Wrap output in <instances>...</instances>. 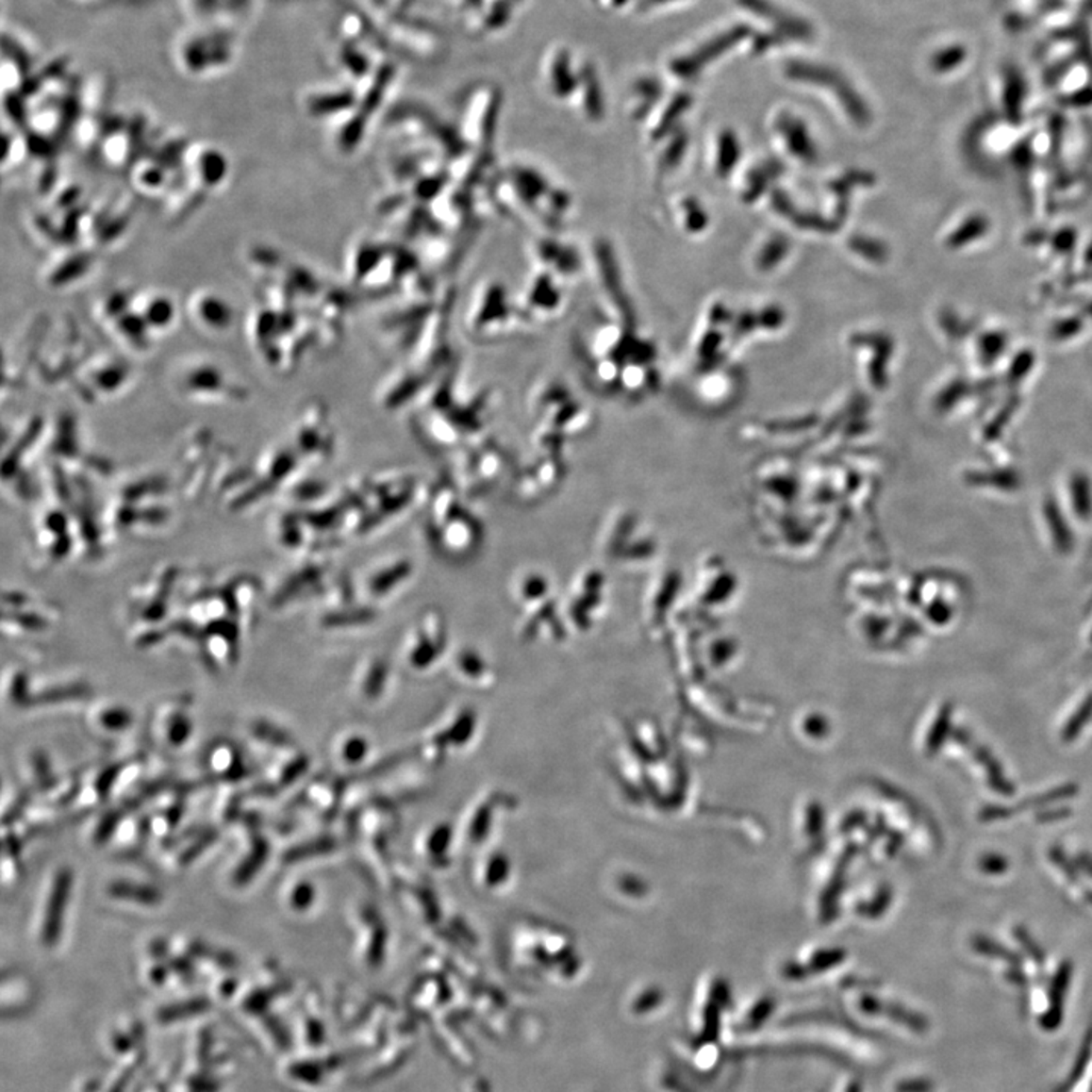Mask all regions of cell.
Returning a JSON list of instances; mask_svg holds the SVG:
<instances>
[{
    "label": "cell",
    "mask_w": 1092,
    "mask_h": 1092,
    "mask_svg": "<svg viewBox=\"0 0 1092 1092\" xmlns=\"http://www.w3.org/2000/svg\"><path fill=\"white\" fill-rule=\"evenodd\" d=\"M785 74L794 81L809 82L829 90L830 93L836 96L847 116L852 117V121L860 128L871 124L869 107L841 72L817 62L792 61L787 64Z\"/></svg>",
    "instance_id": "cell-1"
},
{
    "label": "cell",
    "mask_w": 1092,
    "mask_h": 1092,
    "mask_svg": "<svg viewBox=\"0 0 1092 1092\" xmlns=\"http://www.w3.org/2000/svg\"><path fill=\"white\" fill-rule=\"evenodd\" d=\"M750 34H752V29L744 25L732 27L718 37H713L709 41H705L703 46L698 47L697 51L675 59L670 64V69L678 78H695L705 66H709L713 59L720 58V55H724L733 46L744 41L747 37H750Z\"/></svg>",
    "instance_id": "cell-2"
},
{
    "label": "cell",
    "mask_w": 1092,
    "mask_h": 1092,
    "mask_svg": "<svg viewBox=\"0 0 1092 1092\" xmlns=\"http://www.w3.org/2000/svg\"><path fill=\"white\" fill-rule=\"evenodd\" d=\"M72 885H74V872L70 871L69 868H61L55 876L51 894L47 900L46 910H44L41 941L47 947L57 944L61 936Z\"/></svg>",
    "instance_id": "cell-3"
},
{
    "label": "cell",
    "mask_w": 1092,
    "mask_h": 1092,
    "mask_svg": "<svg viewBox=\"0 0 1092 1092\" xmlns=\"http://www.w3.org/2000/svg\"><path fill=\"white\" fill-rule=\"evenodd\" d=\"M775 128L785 140L787 151L792 156L797 157L802 163H817V144H815L809 129H807L806 124H802V121L792 114L783 113L775 121Z\"/></svg>",
    "instance_id": "cell-4"
},
{
    "label": "cell",
    "mask_w": 1092,
    "mask_h": 1092,
    "mask_svg": "<svg viewBox=\"0 0 1092 1092\" xmlns=\"http://www.w3.org/2000/svg\"><path fill=\"white\" fill-rule=\"evenodd\" d=\"M191 310L193 319H196L199 325L204 326V330L221 333L229 330V326L233 323V308L221 296L213 293L196 296L191 303Z\"/></svg>",
    "instance_id": "cell-5"
},
{
    "label": "cell",
    "mask_w": 1092,
    "mask_h": 1092,
    "mask_svg": "<svg viewBox=\"0 0 1092 1092\" xmlns=\"http://www.w3.org/2000/svg\"><path fill=\"white\" fill-rule=\"evenodd\" d=\"M739 4L744 8L754 12L755 16L772 22L775 26L779 27L782 34L790 35L794 39H807L812 35V27L809 26V24H806L802 19L790 16L769 0H739Z\"/></svg>",
    "instance_id": "cell-6"
},
{
    "label": "cell",
    "mask_w": 1092,
    "mask_h": 1092,
    "mask_svg": "<svg viewBox=\"0 0 1092 1092\" xmlns=\"http://www.w3.org/2000/svg\"><path fill=\"white\" fill-rule=\"evenodd\" d=\"M852 343L854 346H868V348L874 349L876 356H874L871 368H869L871 380L872 383L877 384V386H884L885 381H886L885 369H886L887 360H889L892 353L891 339L884 336V334L859 333L852 336Z\"/></svg>",
    "instance_id": "cell-7"
},
{
    "label": "cell",
    "mask_w": 1092,
    "mask_h": 1092,
    "mask_svg": "<svg viewBox=\"0 0 1092 1092\" xmlns=\"http://www.w3.org/2000/svg\"><path fill=\"white\" fill-rule=\"evenodd\" d=\"M137 313L149 330H167L174 321V301L161 293L146 295L141 298Z\"/></svg>",
    "instance_id": "cell-8"
},
{
    "label": "cell",
    "mask_w": 1092,
    "mask_h": 1092,
    "mask_svg": "<svg viewBox=\"0 0 1092 1092\" xmlns=\"http://www.w3.org/2000/svg\"><path fill=\"white\" fill-rule=\"evenodd\" d=\"M271 854V844L256 833L252 837V849L248 856L241 860L233 874V884L236 886H246L254 877L260 872L261 868L268 862Z\"/></svg>",
    "instance_id": "cell-9"
},
{
    "label": "cell",
    "mask_w": 1092,
    "mask_h": 1092,
    "mask_svg": "<svg viewBox=\"0 0 1092 1092\" xmlns=\"http://www.w3.org/2000/svg\"><path fill=\"white\" fill-rule=\"evenodd\" d=\"M108 894L124 902H137L141 906H157L163 902V892L152 885L137 884L128 880H117L108 886Z\"/></svg>",
    "instance_id": "cell-10"
},
{
    "label": "cell",
    "mask_w": 1092,
    "mask_h": 1092,
    "mask_svg": "<svg viewBox=\"0 0 1092 1092\" xmlns=\"http://www.w3.org/2000/svg\"><path fill=\"white\" fill-rule=\"evenodd\" d=\"M783 172H785V167L777 159H768L760 166L754 167L748 174L744 201L747 204L757 201L768 190V187L771 186V182L779 178Z\"/></svg>",
    "instance_id": "cell-11"
},
{
    "label": "cell",
    "mask_w": 1092,
    "mask_h": 1092,
    "mask_svg": "<svg viewBox=\"0 0 1092 1092\" xmlns=\"http://www.w3.org/2000/svg\"><path fill=\"white\" fill-rule=\"evenodd\" d=\"M874 181H876V176L872 174L864 171H850L830 184V190L836 194L837 199H839L837 221H844V217L849 213V194L852 193V189L854 187L872 186Z\"/></svg>",
    "instance_id": "cell-12"
},
{
    "label": "cell",
    "mask_w": 1092,
    "mask_h": 1092,
    "mask_svg": "<svg viewBox=\"0 0 1092 1092\" xmlns=\"http://www.w3.org/2000/svg\"><path fill=\"white\" fill-rule=\"evenodd\" d=\"M740 154L742 149L736 134L733 131L720 132L717 158V172L720 178H727L728 174H732L733 169L739 163Z\"/></svg>",
    "instance_id": "cell-13"
},
{
    "label": "cell",
    "mask_w": 1092,
    "mask_h": 1092,
    "mask_svg": "<svg viewBox=\"0 0 1092 1092\" xmlns=\"http://www.w3.org/2000/svg\"><path fill=\"white\" fill-rule=\"evenodd\" d=\"M89 694V686L82 685V683L57 686V687H51V689H46L43 690V692H40L39 695H32L29 705L57 704V703L70 702V700H78V698L87 697Z\"/></svg>",
    "instance_id": "cell-14"
},
{
    "label": "cell",
    "mask_w": 1092,
    "mask_h": 1092,
    "mask_svg": "<svg viewBox=\"0 0 1092 1092\" xmlns=\"http://www.w3.org/2000/svg\"><path fill=\"white\" fill-rule=\"evenodd\" d=\"M196 167H198V174L199 176H201L202 184H206V186H219L226 174L225 157L222 156L221 152H204V154L199 156V161Z\"/></svg>",
    "instance_id": "cell-15"
},
{
    "label": "cell",
    "mask_w": 1092,
    "mask_h": 1092,
    "mask_svg": "<svg viewBox=\"0 0 1092 1092\" xmlns=\"http://www.w3.org/2000/svg\"><path fill=\"white\" fill-rule=\"evenodd\" d=\"M219 837L221 832L216 827H206L199 835L191 837L190 844L187 845L186 850H182L178 856L179 867L186 868L193 864L194 860L199 859L211 845L216 844Z\"/></svg>",
    "instance_id": "cell-16"
},
{
    "label": "cell",
    "mask_w": 1092,
    "mask_h": 1092,
    "mask_svg": "<svg viewBox=\"0 0 1092 1092\" xmlns=\"http://www.w3.org/2000/svg\"><path fill=\"white\" fill-rule=\"evenodd\" d=\"M790 249V241L785 236H774L768 240L757 256V268L762 272H769L779 266Z\"/></svg>",
    "instance_id": "cell-17"
},
{
    "label": "cell",
    "mask_w": 1092,
    "mask_h": 1092,
    "mask_svg": "<svg viewBox=\"0 0 1092 1092\" xmlns=\"http://www.w3.org/2000/svg\"><path fill=\"white\" fill-rule=\"evenodd\" d=\"M690 104H692V97H690L689 94H677V96L670 101V107H668L667 111H665L662 119H660L659 126L654 129V139H662V137L667 136L668 132L672 129V126L677 124L678 119H682L683 114L686 113V109L689 108Z\"/></svg>",
    "instance_id": "cell-18"
},
{
    "label": "cell",
    "mask_w": 1092,
    "mask_h": 1092,
    "mask_svg": "<svg viewBox=\"0 0 1092 1092\" xmlns=\"http://www.w3.org/2000/svg\"><path fill=\"white\" fill-rule=\"evenodd\" d=\"M849 248L872 263H884L887 258L886 246L872 237L852 236L849 240Z\"/></svg>",
    "instance_id": "cell-19"
},
{
    "label": "cell",
    "mask_w": 1092,
    "mask_h": 1092,
    "mask_svg": "<svg viewBox=\"0 0 1092 1092\" xmlns=\"http://www.w3.org/2000/svg\"><path fill=\"white\" fill-rule=\"evenodd\" d=\"M967 47L964 44H949L947 47H942L941 51L932 55L930 58V66L936 72H945V70H951L954 67H961L962 62L967 59Z\"/></svg>",
    "instance_id": "cell-20"
},
{
    "label": "cell",
    "mask_w": 1092,
    "mask_h": 1092,
    "mask_svg": "<svg viewBox=\"0 0 1092 1092\" xmlns=\"http://www.w3.org/2000/svg\"><path fill=\"white\" fill-rule=\"evenodd\" d=\"M252 735L263 740L266 744L273 745V747H290L293 745V739L289 736V733L284 732L276 725L266 722V720H256L252 725Z\"/></svg>",
    "instance_id": "cell-21"
},
{
    "label": "cell",
    "mask_w": 1092,
    "mask_h": 1092,
    "mask_svg": "<svg viewBox=\"0 0 1092 1092\" xmlns=\"http://www.w3.org/2000/svg\"><path fill=\"white\" fill-rule=\"evenodd\" d=\"M32 768H34L35 780H37V789L40 792H49L57 786V777L52 772L51 760L44 754L43 752H37L32 757Z\"/></svg>",
    "instance_id": "cell-22"
},
{
    "label": "cell",
    "mask_w": 1092,
    "mask_h": 1092,
    "mask_svg": "<svg viewBox=\"0 0 1092 1092\" xmlns=\"http://www.w3.org/2000/svg\"><path fill=\"white\" fill-rule=\"evenodd\" d=\"M124 818H126V814H124L121 806L114 807V809L107 812V814L101 818V821L97 824L96 830H94V842H96L97 845L107 844L114 833H116L117 827L124 821Z\"/></svg>",
    "instance_id": "cell-23"
},
{
    "label": "cell",
    "mask_w": 1092,
    "mask_h": 1092,
    "mask_svg": "<svg viewBox=\"0 0 1092 1092\" xmlns=\"http://www.w3.org/2000/svg\"><path fill=\"white\" fill-rule=\"evenodd\" d=\"M126 768V763L117 762L109 767L105 768L101 774L97 775L96 782H94V792L101 800L108 798L113 790L114 785L121 777L122 771Z\"/></svg>",
    "instance_id": "cell-24"
},
{
    "label": "cell",
    "mask_w": 1092,
    "mask_h": 1092,
    "mask_svg": "<svg viewBox=\"0 0 1092 1092\" xmlns=\"http://www.w3.org/2000/svg\"><path fill=\"white\" fill-rule=\"evenodd\" d=\"M191 735V720H189L186 713H174V717L169 720L167 725V739L174 747L186 744V740Z\"/></svg>",
    "instance_id": "cell-25"
},
{
    "label": "cell",
    "mask_w": 1092,
    "mask_h": 1092,
    "mask_svg": "<svg viewBox=\"0 0 1092 1092\" xmlns=\"http://www.w3.org/2000/svg\"><path fill=\"white\" fill-rule=\"evenodd\" d=\"M134 717L128 709L124 707H109L101 713V724L107 730H113V732H121L124 728H128L132 724Z\"/></svg>",
    "instance_id": "cell-26"
},
{
    "label": "cell",
    "mask_w": 1092,
    "mask_h": 1092,
    "mask_svg": "<svg viewBox=\"0 0 1092 1092\" xmlns=\"http://www.w3.org/2000/svg\"><path fill=\"white\" fill-rule=\"evenodd\" d=\"M685 209L687 229L690 233H702L703 229L709 223V217L703 207L695 199H687L685 202Z\"/></svg>",
    "instance_id": "cell-27"
},
{
    "label": "cell",
    "mask_w": 1092,
    "mask_h": 1092,
    "mask_svg": "<svg viewBox=\"0 0 1092 1092\" xmlns=\"http://www.w3.org/2000/svg\"><path fill=\"white\" fill-rule=\"evenodd\" d=\"M32 800H34V790H32V789L22 790V792H20V794L17 795L16 800H14V802H12V804H11V806H9V809L7 810V812H5L4 819H2V822H4L5 827H9V825H12V824H14V822L19 821L20 818L24 817V814H25V812H26L27 807L31 806Z\"/></svg>",
    "instance_id": "cell-28"
},
{
    "label": "cell",
    "mask_w": 1092,
    "mask_h": 1092,
    "mask_svg": "<svg viewBox=\"0 0 1092 1092\" xmlns=\"http://www.w3.org/2000/svg\"><path fill=\"white\" fill-rule=\"evenodd\" d=\"M686 148H687V136H686V132H678L674 139L670 140V144L663 156V166L667 169L677 166L685 156Z\"/></svg>",
    "instance_id": "cell-29"
},
{
    "label": "cell",
    "mask_w": 1092,
    "mask_h": 1092,
    "mask_svg": "<svg viewBox=\"0 0 1092 1092\" xmlns=\"http://www.w3.org/2000/svg\"><path fill=\"white\" fill-rule=\"evenodd\" d=\"M786 321V314L777 306H768L759 313V325L763 330H779Z\"/></svg>",
    "instance_id": "cell-30"
},
{
    "label": "cell",
    "mask_w": 1092,
    "mask_h": 1092,
    "mask_svg": "<svg viewBox=\"0 0 1092 1092\" xmlns=\"http://www.w3.org/2000/svg\"><path fill=\"white\" fill-rule=\"evenodd\" d=\"M32 695L29 694V682L26 675L19 674L14 677L11 685V700L14 704L29 707Z\"/></svg>",
    "instance_id": "cell-31"
},
{
    "label": "cell",
    "mask_w": 1092,
    "mask_h": 1092,
    "mask_svg": "<svg viewBox=\"0 0 1092 1092\" xmlns=\"http://www.w3.org/2000/svg\"><path fill=\"white\" fill-rule=\"evenodd\" d=\"M304 769H306V760L296 759L289 763V765L284 768L283 772H281V777H279L278 782L279 786L284 787L291 785V783L298 779L299 774H301Z\"/></svg>",
    "instance_id": "cell-32"
},
{
    "label": "cell",
    "mask_w": 1092,
    "mask_h": 1092,
    "mask_svg": "<svg viewBox=\"0 0 1092 1092\" xmlns=\"http://www.w3.org/2000/svg\"><path fill=\"white\" fill-rule=\"evenodd\" d=\"M759 325V313H744L737 318L736 325H735V333L737 336H745V334L752 333Z\"/></svg>",
    "instance_id": "cell-33"
},
{
    "label": "cell",
    "mask_w": 1092,
    "mask_h": 1092,
    "mask_svg": "<svg viewBox=\"0 0 1092 1092\" xmlns=\"http://www.w3.org/2000/svg\"><path fill=\"white\" fill-rule=\"evenodd\" d=\"M281 786L278 783H258L256 786L251 787L249 794L252 797H275L279 794Z\"/></svg>",
    "instance_id": "cell-34"
},
{
    "label": "cell",
    "mask_w": 1092,
    "mask_h": 1092,
    "mask_svg": "<svg viewBox=\"0 0 1092 1092\" xmlns=\"http://www.w3.org/2000/svg\"><path fill=\"white\" fill-rule=\"evenodd\" d=\"M184 812H186V804H184V802L172 804V806L166 810V814H164L167 825H169V827L178 825L179 822H181L182 817H184Z\"/></svg>",
    "instance_id": "cell-35"
},
{
    "label": "cell",
    "mask_w": 1092,
    "mask_h": 1092,
    "mask_svg": "<svg viewBox=\"0 0 1092 1092\" xmlns=\"http://www.w3.org/2000/svg\"><path fill=\"white\" fill-rule=\"evenodd\" d=\"M310 887L306 886V885H299L295 892H293V895H291V904H293V907H296V909H303V907H306L308 902H310Z\"/></svg>",
    "instance_id": "cell-36"
},
{
    "label": "cell",
    "mask_w": 1092,
    "mask_h": 1092,
    "mask_svg": "<svg viewBox=\"0 0 1092 1092\" xmlns=\"http://www.w3.org/2000/svg\"><path fill=\"white\" fill-rule=\"evenodd\" d=\"M720 334H718V333L707 334V336H705V338H704V341H703L702 348H700V354H702V356H713V354H715V351H717L718 346H720Z\"/></svg>",
    "instance_id": "cell-37"
},
{
    "label": "cell",
    "mask_w": 1092,
    "mask_h": 1092,
    "mask_svg": "<svg viewBox=\"0 0 1092 1092\" xmlns=\"http://www.w3.org/2000/svg\"><path fill=\"white\" fill-rule=\"evenodd\" d=\"M4 847L5 852H8L12 859H17V857L20 856V852H22V842H20L16 835H8V836L5 837Z\"/></svg>",
    "instance_id": "cell-38"
},
{
    "label": "cell",
    "mask_w": 1092,
    "mask_h": 1092,
    "mask_svg": "<svg viewBox=\"0 0 1092 1092\" xmlns=\"http://www.w3.org/2000/svg\"><path fill=\"white\" fill-rule=\"evenodd\" d=\"M79 792H81V786H79V785H74V787H70V789L67 790L66 794L62 795V797H59L58 800H57V804H58L59 807L69 806L70 802L76 800Z\"/></svg>",
    "instance_id": "cell-39"
},
{
    "label": "cell",
    "mask_w": 1092,
    "mask_h": 1092,
    "mask_svg": "<svg viewBox=\"0 0 1092 1092\" xmlns=\"http://www.w3.org/2000/svg\"><path fill=\"white\" fill-rule=\"evenodd\" d=\"M151 832H152V818L151 817L143 818V819H141V821H140V824H139L140 839H144V837H148L149 833H151Z\"/></svg>",
    "instance_id": "cell-40"
},
{
    "label": "cell",
    "mask_w": 1092,
    "mask_h": 1092,
    "mask_svg": "<svg viewBox=\"0 0 1092 1092\" xmlns=\"http://www.w3.org/2000/svg\"><path fill=\"white\" fill-rule=\"evenodd\" d=\"M727 314V310H724V306H715L712 311L713 323H720V322L728 321Z\"/></svg>",
    "instance_id": "cell-41"
},
{
    "label": "cell",
    "mask_w": 1092,
    "mask_h": 1092,
    "mask_svg": "<svg viewBox=\"0 0 1092 1092\" xmlns=\"http://www.w3.org/2000/svg\"><path fill=\"white\" fill-rule=\"evenodd\" d=\"M667 2H672V0H648L650 5L667 4Z\"/></svg>",
    "instance_id": "cell-42"
}]
</instances>
